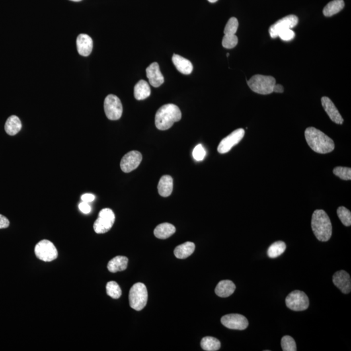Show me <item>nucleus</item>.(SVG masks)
<instances>
[{"instance_id":"nucleus-3","label":"nucleus","mask_w":351,"mask_h":351,"mask_svg":"<svg viewBox=\"0 0 351 351\" xmlns=\"http://www.w3.org/2000/svg\"><path fill=\"white\" fill-rule=\"evenodd\" d=\"M312 229L316 238L320 241H327L332 233L331 221L325 211L317 209L312 217Z\"/></svg>"},{"instance_id":"nucleus-17","label":"nucleus","mask_w":351,"mask_h":351,"mask_svg":"<svg viewBox=\"0 0 351 351\" xmlns=\"http://www.w3.org/2000/svg\"><path fill=\"white\" fill-rule=\"evenodd\" d=\"M78 52L82 56L87 57L91 54L93 48V42L91 37L87 34H80L77 40Z\"/></svg>"},{"instance_id":"nucleus-1","label":"nucleus","mask_w":351,"mask_h":351,"mask_svg":"<svg viewBox=\"0 0 351 351\" xmlns=\"http://www.w3.org/2000/svg\"><path fill=\"white\" fill-rule=\"evenodd\" d=\"M305 135L308 145L315 153L325 155L331 153L335 149L333 140L313 127L307 128Z\"/></svg>"},{"instance_id":"nucleus-12","label":"nucleus","mask_w":351,"mask_h":351,"mask_svg":"<svg viewBox=\"0 0 351 351\" xmlns=\"http://www.w3.org/2000/svg\"><path fill=\"white\" fill-rule=\"evenodd\" d=\"M221 323L229 329L243 330L248 326V321L241 314H228L221 318Z\"/></svg>"},{"instance_id":"nucleus-13","label":"nucleus","mask_w":351,"mask_h":351,"mask_svg":"<svg viewBox=\"0 0 351 351\" xmlns=\"http://www.w3.org/2000/svg\"><path fill=\"white\" fill-rule=\"evenodd\" d=\"M142 159V155L138 151H133L127 153L121 159V170L126 173L133 171L139 167Z\"/></svg>"},{"instance_id":"nucleus-40","label":"nucleus","mask_w":351,"mask_h":351,"mask_svg":"<svg viewBox=\"0 0 351 351\" xmlns=\"http://www.w3.org/2000/svg\"><path fill=\"white\" fill-rule=\"evenodd\" d=\"M284 91V87H283L282 85H280V84H275L274 87H273V92H276V93H282Z\"/></svg>"},{"instance_id":"nucleus-37","label":"nucleus","mask_w":351,"mask_h":351,"mask_svg":"<svg viewBox=\"0 0 351 351\" xmlns=\"http://www.w3.org/2000/svg\"><path fill=\"white\" fill-rule=\"evenodd\" d=\"M79 210L81 211L82 213H85V214H88L91 212V208L90 205L88 204L87 202H82L80 203L79 205Z\"/></svg>"},{"instance_id":"nucleus-42","label":"nucleus","mask_w":351,"mask_h":351,"mask_svg":"<svg viewBox=\"0 0 351 351\" xmlns=\"http://www.w3.org/2000/svg\"><path fill=\"white\" fill-rule=\"evenodd\" d=\"M71 1L78 2V1H81V0H71Z\"/></svg>"},{"instance_id":"nucleus-30","label":"nucleus","mask_w":351,"mask_h":351,"mask_svg":"<svg viewBox=\"0 0 351 351\" xmlns=\"http://www.w3.org/2000/svg\"><path fill=\"white\" fill-rule=\"evenodd\" d=\"M337 214L343 225L346 227H350L351 225V213L348 209L344 206L338 208Z\"/></svg>"},{"instance_id":"nucleus-14","label":"nucleus","mask_w":351,"mask_h":351,"mask_svg":"<svg viewBox=\"0 0 351 351\" xmlns=\"http://www.w3.org/2000/svg\"><path fill=\"white\" fill-rule=\"evenodd\" d=\"M334 285L344 294H348L351 290L350 275L345 271H340L334 273L332 278Z\"/></svg>"},{"instance_id":"nucleus-9","label":"nucleus","mask_w":351,"mask_h":351,"mask_svg":"<svg viewBox=\"0 0 351 351\" xmlns=\"http://www.w3.org/2000/svg\"><path fill=\"white\" fill-rule=\"evenodd\" d=\"M104 111L108 119L117 120L122 117L123 108L120 100L114 94L106 96L104 100Z\"/></svg>"},{"instance_id":"nucleus-24","label":"nucleus","mask_w":351,"mask_h":351,"mask_svg":"<svg viewBox=\"0 0 351 351\" xmlns=\"http://www.w3.org/2000/svg\"><path fill=\"white\" fill-rule=\"evenodd\" d=\"M195 249V245L194 243L186 242L176 247L174 253L178 259H186L194 253Z\"/></svg>"},{"instance_id":"nucleus-32","label":"nucleus","mask_w":351,"mask_h":351,"mask_svg":"<svg viewBox=\"0 0 351 351\" xmlns=\"http://www.w3.org/2000/svg\"><path fill=\"white\" fill-rule=\"evenodd\" d=\"M281 346L284 351H296V343L294 339L289 336H285L281 340Z\"/></svg>"},{"instance_id":"nucleus-16","label":"nucleus","mask_w":351,"mask_h":351,"mask_svg":"<svg viewBox=\"0 0 351 351\" xmlns=\"http://www.w3.org/2000/svg\"><path fill=\"white\" fill-rule=\"evenodd\" d=\"M146 72H147V77L149 80V83L153 87H159L165 81L157 63H152L146 70Z\"/></svg>"},{"instance_id":"nucleus-8","label":"nucleus","mask_w":351,"mask_h":351,"mask_svg":"<svg viewBox=\"0 0 351 351\" xmlns=\"http://www.w3.org/2000/svg\"><path fill=\"white\" fill-rule=\"evenodd\" d=\"M286 305L291 311H306L309 307V299L303 291L295 290L289 293L286 299Z\"/></svg>"},{"instance_id":"nucleus-34","label":"nucleus","mask_w":351,"mask_h":351,"mask_svg":"<svg viewBox=\"0 0 351 351\" xmlns=\"http://www.w3.org/2000/svg\"><path fill=\"white\" fill-rule=\"evenodd\" d=\"M238 43L237 37L235 36H225L223 37L222 44L224 48L227 49L234 48V47L237 46Z\"/></svg>"},{"instance_id":"nucleus-4","label":"nucleus","mask_w":351,"mask_h":351,"mask_svg":"<svg viewBox=\"0 0 351 351\" xmlns=\"http://www.w3.org/2000/svg\"><path fill=\"white\" fill-rule=\"evenodd\" d=\"M247 84L252 91L266 95L273 93L276 79L270 76L256 75L247 81Z\"/></svg>"},{"instance_id":"nucleus-6","label":"nucleus","mask_w":351,"mask_h":351,"mask_svg":"<svg viewBox=\"0 0 351 351\" xmlns=\"http://www.w3.org/2000/svg\"><path fill=\"white\" fill-rule=\"evenodd\" d=\"M116 221L114 211L104 208L100 211L98 219L94 223V231L96 234H104L110 231Z\"/></svg>"},{"instance_id":"nucleus-35","label":"nucleus","mask_w":351,"mask_h":351,"mask_svg":"<svg viewBox=\"0 0 351 351\" xmlns=\"http://www.w3.org/2000/svg\"><path fill=\"white\" fill-rule=\"evenodd\" d=\"M206 155V151H205L202 145L196 146L194 151H193V156H194V159L196 160V161H202V160L204 159Z\"/></svg>"},{"instance_id":"nucleus-22","label":"nucleus","mask_w":351,"mask_h":351,"mask_svg":"<svg viewBox=\"0 0 351 351\" xmlns=\"http://www.w3.org/2000/svg\"><path fill=\"white\" fill-rule=\"evenodd\" d=\"M176 233V228L171 224L165 223L160 224L155 230V235L158 239H165Z\"/></svg>"},{"instance_id":"nucleus-2","label":"nucleus","mask_w":351,"mask_h":351,"mask_svg":"<svg viewBox=\"0 0 351 351\" xmlns=\"http://www.w3.org/2000/svg\"><path fill=\"white\" fill-rule=\"evenodd\" d=\"M182 112L176 105H164L157 110L155 117L156 128L159 130H167L171 128L174 122L181 120Z\"/></svg>"},{"instance_id":"nucleus-41","label":"nucleus","mask_w":351,"mask_h":351,"mask_svg":"<svg viewBox=\"0 0 351 351\" xmlns=\"http://www.w3.org/2000/svg\"><path fill=\"white\" fill-rule=\"evenodd\" d=\"M210 3H215V2L218 1V0H208Z\"/></svg>"},{"instance_id":"nucleus-27","label":"nucleus","mask_w":351,"mask_h":351,"mask_svg":"<svg viewBox=\"0 0 351 351\" xmlns=\"http://www.w3.org/2000/svg\"><path fill=\"white\" fill-rule=\"evenodd\" d=\"M201 348L206 351H217L221 348L220 341L217 338L207 336L202 338L200 343Z\"/></svg>"},{"instance_id":"nucleus-31","label":"nucleus","mask_w":351,"mask_h":351,"mask_svg":"<svg viewBox=\"0 0 351 351\" xmlns=\"http://www.w3.org/2000/svg\"><path fill=\"white\" fill-rule=\"evenodd\" d=\"M238 27H239V22H238L237 18L232 17L230 18L227 25L225 26L224 34H225V36H235L236 32H237Z\"/></svg>"},{"instance_id":"nucleus-38","label":"nucleus","mask_w":351,"mask_h":351,"mask_svg":"<svg viewBox=\"0 0 351 351\" xmlns=\"http://www.w3.org/2000/svg\"><path fill=\"white\" fill-rule=\"evenodd\" d=\"M9 221L8 220L7 217L0 214V229L9 227Z\"/></svg>"},{"instance_id":"nucleus-15","label":"nucleus","mask_w":351,"mask_h":351,"mask_svg":"<svg viewBox=\"0 0 351 351\" xmlns=\"http://www.w3.org/2000/svg\"><path fill=\"white\" fill-rule=\"evenodd\" d=\"M321 104L326 114L330 117L332 121L338 124H342L344 123V118L341 116L335 105L329 98L326 97V96L322 97Z\"/></svg>"},{"instance_id":"nucleus-28","label":"nucleus","mask_w":351,"mask_h":351,"mask_svg":"<svg viewBox=\"0 0 351 351\" xmlns=\"http://www.w3.org/2000/svg\"><path fill=\"white\" fill-rule=\"evenodd\" d=\"M286 249V245L284 241H276L268 248V255L271 258H276L284 253Z\"/></svg>"},{"instance_id":"nucleus-33","label":"nucleus","mask_w":351,"mask_h":351,"mask_svg":"<svg viewBox=\"0 0 351 351\" xmlns=\"http://www.w3.org/2000/svg\"><path fill=\"white\" fill-rule=\"evenodd\" d=\"M333 173L341 179L351 180V169L350 167H337L334 168Z\"/></svg>"},{"instance_id":"nucleus-18","label":"nucleus","mask_w":351,"mask_h":351,"mask_svg":"<svg viewBox=\"0 0 351 351\" xmlns=\"http://www.w3.org/2000/svg\"><path fill=\"white\" fill-rule=\"evenodd\" d=\"M172 59L176 69L180 73L185 75H189L192 73L194 67H193L192 62L188 59L177 54H174Z\"/></svg>"},{"instance_id":"nucleus-26","label":"nucleus","mask_w":351,"mask_h":351,"mask_svg":"<svg viewBox=\"0 0 351 351\" xmlns=\"http://www.w3.org/2000/svg\"><path fill=\"white\" fill-rule=\"evenodd\" d=\"M344 6V0H333L329 2L324 8L323 14L327 17H330L342 11Z\"/></svg>"},{"instance_id":"nucleus-19","label":"nucleus","mask_w":351,"mask_h":351,"mask_svg":"<svg viewBox=\"0 0 351 351\" xmlns=\"http://www.w3.org/2000/svg\"><path fill=\"white\" fill-rule=\"evenodd\" d=\"M235 290V286L231 280H222L215 287V293L220 297L231 296Z\"/></svg>"},{"instance_id":"nucleus-43","label":"nucleus","mask_w":351,"mask_h":351,"mask_svg":"<svg viewBox=\"0 0 351 351\" xmlns=\"http://www.w3.org/2000/svg\"><path fill=\"white\" fill-rule=\"evenodd\" d=\"M229 55H230L229 53H227V57H229Z\"/></svg>"},{"instance_id":"nucleus-10","label":"nucleus","mask_w":351,"mask_h":351,"mask_svg":"<svg viewBox=\"0 0 351 351\" xmlns=\"http://www.w3.org/2000/svg\"><path fill=\"white\" fill-rule=\"evenodd\" d=\"M299 19L297 16L293 15V14L281 18L280 20H278L270 27V34L271 38L273 39L278 38V35L281 32L289 30V29L294 28L297 25Z\"/></svg>"},{"instance_id":"nucleus-39","label":"nucleus","mask_w":351,"mask_h":351,"mask_svg":"<svg viewBox=\"0 0 351 351\" xmlns=\"http://www.w3.org/2000/svg\"><path fill=\"white\" fill-rule=\"evenodd\" d=\"M81 198L83 202L89 203L94 200V199H95V196H94V195L90 194H84L82 195Z\"/></svg>"},{"instance_id":"nucleus-5","label":"nucleus","mask_w":351,"mask_h":351,"mask_svg":"<svg viewBox=\"0 0 351 351\" xmlns=\"http://www.w3.org/2000/svg\"><path fill=\"white\" fill-rule=\"evenodd\" d=\"M148 301L147 287L143 283H136L130 289L129 302L131 309L141 311L146 307Z\"/></svg>"},{"instance_id":"nucleus-36","label":"nucleus","mask_w":351,"mask_h":351,"mask_svg":"<svg viewBox=\"0 0 351 351\" xmlns=\"http://www.w3.org/2000/svg\"><path fill=\"white\" fill-rule=\"evenodd\" d=\"M295 37V32L291 29L284 31L278 35V38H280L281 40L284 41H290L293 40Z\"/></svg>"},{"instance_id":"nucleus-29","label":"nucleus","mask_w":351,"mask_h":351,"mask_svg":"<svg viewBox=\"0 0 351 351\" xmlns=\"http://www.w3.org/2000/svg\"><path fill=\"white\" fill-rule=\"evenodd\" d=\"M106 292L109 296L114 299H119L122 295L120 286L115 281H110L107 284Z\"/></svg>"},{"instance_id":"nucleus-11","label":"nucleus","mask_w":351,"mask_h":351,"mask_svg":"<svg viewBox=\"0 0 351 351\" xmlns=\"http://www.w3.org/2000/svg\"><path fill=\"white\" fill-rule=\"evenodd\" d=\"M245 130L243 128L237 129V130L234 131L219 143L218 148H217L218 153L222 154V155L229 153L234 146L237 145L243 139L245 136Z\"/></svg>"},{"instance_id":"nucleus-25","label":"nucleus","mask_w":351,"mask_h":351,"mask_svg":"<svg viewBox=\"0 0 351 351\" xmlns=\"http://www.w3.org/2000/svg\"><path fill=\"white\" fill-rule=\"evenodd\" d=\"M22 129V122L18 117L13 116L9 117L6 121L5 130L8 135H15Z\"/></svg>"},{"instance_id":"nucleus-7","label":"nucleus","mask_w":351,"mask_h":351,"mask_svg":"<svg viewBox=\"0 0 351 351\" xmlns=\"http://www.w3.org/2000/svg\"><path fill=\"white\" fill-rule=\"evenodd\" d=\"M35 253L38 259L46 262H52L57 259L58 252L52 242L44 239L37 244Z\"/></svg>"},{"instance_id":"nucleus-23","label":"nucleus","mask_w":351,"mask_h":351,"mask_svg":"<svg viewBox=\"0 0 351 351\" xmlns=\"http://www.w3.org/2000/svg\"><path fill=\"white\" fill-rule=\"evenodd\" d=\"M151 94V89L148 82L145 80H140L134 87V96L137 100H143L149 97Z\"/></svg>"},{"instance_id":"nucleus-21","label":"nucleus","mask_w":351,"mask_h":351,"mask_svg":"<svg viewBox=\"0 0 351 351\" xmlns=\"http://www.w3.org/2000/svg\"><path fill=\"white\" fill-rule=\"evenodd\" d=\"M128 259L125 256H116L109 262L108 269L111 273L122 272L126 270L128 267Z\"/></svg>"},{"instance_id":"nucleus-20","label":"nucleus","mask_w":351,"mask_h":351,"mask_svg":"<svg viewBox=\"0 0 351 351\" xmlns=\"http://www.w3.org/2000/svg\"><path fill=\"white\" fill-rule=\"evenodd\" d=\"M158 193L163 197H167L171 195L173 190V179L171 176L165 175L159 180L157 186Z\"/></svg>"}]
</instances>
